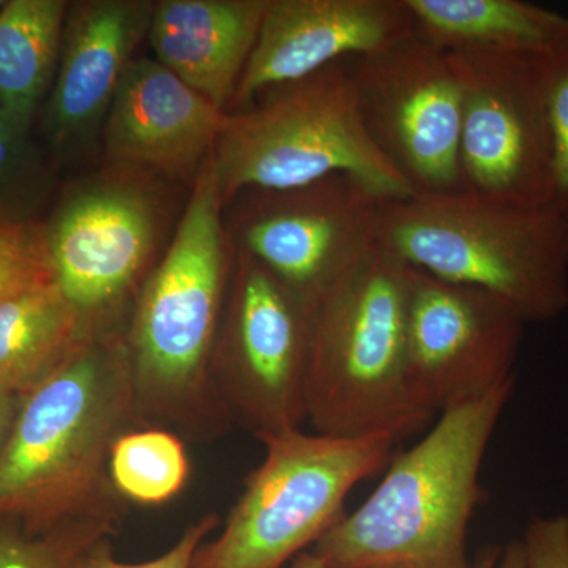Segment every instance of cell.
Here are the masks:
<instances>
[{"mask_svg": "<svg viewBox=\"0 0 568 568\" xmlns=\"http://www.w3.org/2000/svg\"><path fill=\"white\" fill-rule=\"evenodd\" d=\"M138 424L123 336L97 332L20 396L0 447V519L31 534L118 519L110 455Z\"/></svg>", "mask_w": 568, "mask_h": 568, "instance_id": "6da1fadb", "label": "cell"}, {"mask_svg": "<svg viewBox=\"0 0 568 568\" xmlns=\"http://www.w3.org/2000/svg\"><path fill=\"white\" fill-rule=\"evenodd\" d=\"M223 209L211 155L194 182L173 244L142 286L123 336L142 428L203 433L231 420L212 375L233 272Z\"/></svg>", "mask_w": 568, "mask_h": 568, "instance_id": "7a4b0ae2", "label": "cell"}, {"mask_svg": "<svg viewBox=\"0 0 568 568\" xmlns=\"http://www.w3.org/2000/svg\"><path fill=\"white\" fill-rule=\"evenodd\" d=\"M514 383L444 409L432 432L392 462L368 499L297 560L310 568H474L467 530Z\"/></svg>", "mask_w": 568, "mask_h": 568, "instance_id": "3957f363", "label": "cell"}, {"mask_svg": "<svg viewBox=\"0 0 568 568\" xmlns=\"http://www.w3.org/2000/svg\"><path fill=\"white\" fill-rule=\"evenodd\" d=\"M409 265L375 246L313 306L306 420L316 435L420 432L433 414L407 372Z\"/></svg>", "mask_w": 568, "mask_h": 568, "instance_id": "277c9868", "label": "cell"}, {"mask_svg": "<svg viewBox=\"0 0 568 568\" xmlns=\"http://www.w3.org/2000/svg\"><path fill=\"white\" fill-rule=\"evenodd\" d=\"M379 242L416 271L491 294L526 324L568 310V219L552 204L466 192L387 201Z\"/></svg>", "mask_w": 568, "mask_h": 568, "instance_id": "5b68a950", "label": "cell"}, {"mask_svg": "<svg viewBox=\"0 0 568 568\" xmlns=\"http://www.w3.org/2000/svg\"><path fill=\"white\" fill-rule=\"evenodd\" d=\"M227 115L212 153L224 207L248 190H286L328 175L357 179L386 201L416 196L369 140L355 99L349 61L261 93Z\"/></svg>", "mask_w": 568, "mask_h": 568, "instance_id": "8992f818", "label": "cell"}, {"mask_svg": "<svg viewBox=\"0 0 568 568\" xmlns=\"http://www.w3.org/2000/svg\"><path fill=\"white\" fill-rule=\"evenodd\" d=\"M263 463L246 478L222 532L190 568H284L343 517L349 493L379 473L396 440L334 437L302 429L260 437Z\"/></svg>", "mask_w": 568, "mask_h": 568, "instance_id": "52a82bcc", "label": "cell"}, {"mask_svg": "<svg viewBox=\"0 0 568 568\" xmlns=\"http://www.w3.org/2000/svg\"><path fill=\"white\" fill-rule=\"evenodd\" d=\"M312 327L313 305L235 250L212 375L231 418L257 439L306 420Z\"/></svg>", "mask_w": 568, "mask_h": 568, "instance_id": "ba28073f", "label": "cell"}, {"mask_svg": "<svg viewBox=\"0 0 568 568\" xmlns=\"http://www.w3.org/2000/svg\"><path fill=\"white\" fill-rule=\"evenodd\" d=\"M447 54L462 91V192L503 204H551L547 54Z\"/></svg>", "mask_w": 568, "mask_h": 568, "instance_id": "9c48e42d", "label": "cell"}, {"mask_svg": "<svg viewBox=\"0 0 568 568\" xmlns=\"http://www.w3.org/2000/svg\"><path fill=\"white\" fill-rule=\"evenodd\" d=\"M241 194L231 222L233 246L310 305L379 245L387 201L351 175Z\"/></svg>", "mask_w": 568, "mask_h": 568, "instance_id": "30bf717a", "label": "cell"}, {"mask_svg": "<svg viewBox=\"0 0 568 568\" xmlns=\"http://www.w3.org/2000/svg\"><path fill=\"white\" fill-rule=\"evenodd\" d=\"M349 73L369 140L416 196L462 192V91L447 52L414 32L349 59Z\"/></svg>", "mask_w": 568, "mask_h": 568, "instance_id": "8fae6325", "label": "cell"}, {"mask_svg": "<svg viewBox=\"0 0 568 568\" xmlns=\"http://www.w3.org/2000/svg\"><path fill=\"white\" fill-rule=\"evenodd\" d=\"M525 321L485 291L409 267L407 372L435 414L515 379Z\"/></svg>", "mask_w": 568, "mask_h": 568, "instance_id": "7c38bea8", "label": "cell"}, {"mask_svg": "<svg viewBox=\"0 0 568 568\" xmlns=\"http://www.w3.org/2000/svg\"><path fill=\"white\" fill-rule=\"evenodd\" d=\"M155 234L151 197L121 182L85 186L48 224L55 280L93 334L106 332L104 320L132 291Z\"/></svg>", "mask_w": 568, "mask_h": 568, "instance_id": "4fadbf2b", "label": "cell"}, {"mask_svg": "<svg viewBox=\"0 0 568 568\" xmlns=\"http://www.w3.org/2000/svg\"><path fill=\"white\" fill-rule=\"evenodd\" d=\"M414 32L406 0H268L233 104L387 50Z\"/></svg>", "mask_w": 568, "mask_h": 568, "instance_id": "5bb4252c", "label": "cell"}, {"mask_svg": "<svg viewBox=\"0 0 568 568\" xmlns=\"http://www.w3.org/2000/svg\"><path fill=\"white\" fill-rule=\"evenodd\" d=\"M227 115L155 59H134L108 112V156L174 178H197Z\"/></svg>", "mask_w": 568, "mask_h": 568, "instance_id": "9a60e30c", "label": "cell"}, {"mask_svg": "<svg viewBox=\"0 0 568 568\" xmlns=\"http://www.w3.org/2000/svg\"><path fill=\"white\" fill-rule=\"evenodd\" d=\"M153 6L89 0L70 7L44 121L58 144L89 136L108 118L134 50L149 32Z\"/></svg>", "mask_w": 568, "mask_h": 568, "instance_id": "2e32d148", "label": "cell"}, {"mask_svg": "<svg viewBox=\"0 0 568 568\" xmlns=\"http://www.w3.org/2000/svg\"><path fill=\"white\" fill-rule=\"evenodd\" d=\"M268 0H162L149 43L155 61L226 111L234 103Z\"/></svg>", "mask_w": 568, "mask_h": 568, "instance_id": "e0dca14e", "label": "cell"}, {"mask_svg": "<svg viewBox=\"0 0 568 568\" xmlns=\"http://www.w3.org/2000/svg\"><path fill=\"white\" fill-rule=\"evenodd\" d=\"M420 39L444 52L548 54L568 40V17L523 0H406Z\"/></svg>", "mask_w": 568, "mask_h": 568, "instance_id": "ac0fdd59", "label": "cell"}, {"mask_svg": "<svg viewBox=\"0 0 568 568\" xmlns=\"http://www.w3.org/2000/svg\"><path fill=\"white\" fill-rule=\"evenodd\" d=\"M91 334L58 282L0 301V395L31 390Z\"/></svg>", "mask_w": 568, "mask_h": 568, "instance_id": "d6986e66", "label": "cell"}, {"mask_svg": "<svg viewBox=\"0 0 568 568\" xmlns=\"http://www.w3.org/2000/svg\"><path fill=\"white\" fill-rule=\"evenodd\" d=\"M69 3L10 0L0 10V110L28 126L61 55Z\"/></svg>", "mask_w": 568, "mask_h": 568, "instance_id": "ffe728a7", "label": "cell"}, {"mask_svg": "<svg viewBox=\"0 0 568 568\" xmlns=\"http://www.w3.org/2000/svg\"><path fill=\"white\" fill-rule=\"evenodd\" d=\"M108 470L112 487L123 499L156 506L182 491L190 463L181 437L151 426L130 429L115 440Z\"/></svg>", "mask_w": 568, "mask_h": 568, "instance_id": "44dd1931", "label": "cell"}, {"mask_svg": "<svg viewBox=\"0 0 568 568\" xmlns=\"http://www.w3.org/2000/svg\"><path fill=\"white\" fill-rule=\"evenodd\" d=\"M118 519L89 518L50 532L31 534L0 519V568H71L82 552L111 538Z\"/></svg>", "mask_w": 568, "mask_h": 568, "instance_id": "7402d4cb", "label": "cell"}, {"mask_svg": "<svg viewBox=\"0 0 568 568\" xmlns=\"http://www.w3.org/2000/svg\"><path fill=\"white\" fill-rule=\"evenodd\" d=\"M50 282L58 280L47 226L28 220L0 223V301Z\"/></svg>", "mask_w": 568, "mask_h": 568, "instance_id": "603a6c76", "label": "cell"}, {"mask_svg": "<svg viewBox=\"0 0 568 568\" xmlns=\"http://www.w3.org/2000/svg\"><path fill=\"white\" fill-rule=\"evenodd\" d=\"M547 61L552 144L551 204L568 219V40L548 52Z\"/></svg>", "mask_w": 568, "mask_h": 568, "instance_id": "cb8c5ba5", "label": "cell"}, {"mask_svg": "<svg viewBox=\"0 0 568 568\" xmlns=\"http://www.w3.org/2000/svg\"><path fill=\"white\" fill-rule=\"evenodd\" d=\"M28 126L0 110V223L21 219V200L36 178V159L26 138Z\"/></svg>", "mask_w": 568, "mask_h": 568, "instance_id": "d4e9b609", "label": "cell"}, {"mask_svg": "<svg viewBox=\"0 0 568 568\" xmlns=\"http://www.w3.org/2000/svg\"><path fill=\"white\" fill-rule=\"evenodd\" d=\"M216 526H219V517L213 514L205 515L204 518L190 525L179 538L178 544L168 549L164 555L140 564L122 562L115 558L111 538H103L88 551L82 552L71 568H190L194 552L201 544H204L205 537L211 536Z\"/></svg>", "mask_w": 568, "mask_h": 568, "instance_id": "484cf974", "label": "cell"}, {"mask_svg": "<svg viewBox=\"0 0 568 568\" xmlns=\"http://www.w3.org/2000/svg\"><path fill=\"white\" fill-rule=\"evenodd\" d=\"M521 541L525 568H568V514L534 518Z\"/></svg>", "mask_w": 568, "mask_h": 568, "instance_id": "4316f807", "label": "cell"}, {"mask_svg": "<svg viewBox=\"0 0 568 568\" xmlns=\"http://www.w3.org/2000/svg\"><path fill=\"white\" fill-rule=\"evenodd\" d=\"M474 568H525V549L521 540L507 545H491L477 556Z\"/></svg>", "mask_w": 568, "mask_h": 568, "instance_id": "83f0119b", "label": "cell"}, {"mask_svg": "<svg viewBox=\"0 0 568 568\" xmlns=\"http://www.w3.org/2000/svg\"><path fill=\"white\" fill-rule=\"evenodd\" d=\"M18 405H20V396L0 395V447L9 435Z\"/></svg>", "mask_w": 568, "mask_h": 568, "instance_id": "f1b7e54d", "label": "cell"}, {"mask_svg": "<svg viewBox=\"0 0 568 568\" xmlns=\"http://www.w3.org/2000/svg\"><path fill=\"white\" fill-rule=\"evenodd\" d=\"M293 568H310L308 566H305L304 562H301V560L295 559ZM368 568H403L398 566H383V567H368Z\"/></svg>", "mask_w": 568, "mask_h": 568, "instance_id": "f546056e", "label": "cell"}, {"mask_svg": "<svg viewBox=\"0 0 568 568\" xmlns=\"http://www.w3.org/2000/svg\"><path fill=\"white\" fill-rule=\"evenodd\" d=\"M3 6H6V2H2V0H0V10H2Z\"/></svg>", "mask_w": 568, "mask_h": 568, "instance_id": "4dcf8cb0", "label": "cell"}]
</instances>
